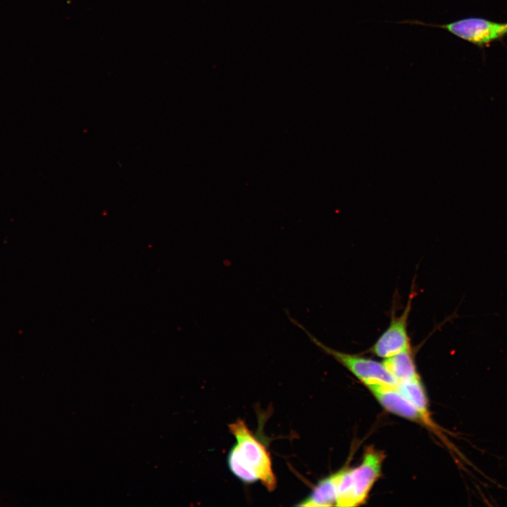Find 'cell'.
<instances>
[{
    "instance_id": "cell-6",
    "label": "cell",
    "mask_w": 507,
    "mask_h": 507,
    "mask_svg": "<svg viewBox=\"0 0 507 507\" xmlns=\"http://www.w3.org/2000/svg\"><path fill=\"white\" fill-rule=\"evenodd\" d=\"M367 387L388 412L409 420L423 423L418 411L399 392L396 386L374 384Z\"/></svg>"
},
{
    "instance_id": "cell-2",
    "label": "cell",
    "mask_w": 507,
    "mask_h": 507,
    "mask_svg": "<svg viewBox=\"0 0 507 507\" xmlns=\"http://www.w3.org/2000/svg\"><path fill=\"white\" fill-rule=\"evenodd\" d=\"M384 453L368 447L361 463L353 468L342 469L335 506H358L363 504L382 474Z\"/></svg>"
},
{
    "instance_id": "cell-5",
    "label": "cell",
    "mask_w": 507,
    "mask_h": 507,
    "mask_svg": "<svg viewBox=\"0 0 507 507\" xmlns=\"http://www.w3.org/2000/svg\"><path fill=\"white\" fill-rule=\"evenodd\" d=\"M415 294L412 288L407 304L400 315L393 311L387 327L369 349L372 353L384 359L412 348L408 325Z\"/></svg>"
},
{
    "instance_id": "cell-9",
    "label": "cell",
    "mask_w": 507,
    "mask_h": 507,
    "mask_svg": "<svg viewBox=\"0 0 507 507\" xmlns=\"http://www.w3.org/2000/svg\"><path fill=\"white\" fill-rule=\"evenodd\" d=\"M382 363L397 383L419 377L412 348L384 358Z\"/></svg>"
},
{
    "instance_id": "cell-7",
    "label": "cell",
    "mask_w": 507,
    "mask_h": 507,
    "mask_svg": "<svg viewBox=\"0 0 507 507\" xmlns=\"http://www.w3.org/2000/svg\"><path fill=\"white\" fill-rule=\"evenodd\" d=\"M342 470L320 480L311 494L296 506L323 507L335 506Z\"/></svg>"
},
{
    "instance_id": "cell-4",
    "label": "cell",
    "mask_w": 507,
    "mask_h": 507,
    "mask_svg": "<svg viewBox=\"0 0 507 507\" xmlns=\"http://www.w3.org/2000/svg\"><path fill=\"white\" fill-rule=\"evenodd\" d=\"M397 23L445 30L453 35L480 47L489 45L507 35V22L499 23L475 17L465 18L439 25L418 20H406Z\"/></svg>"
},
{
    "instance_id": "cell-1",
    "label": "cell",
    "mask_w": 507,
    "mask_h": 507,
    "mask_svg": "<svg viewBox=\"0 0 507 507\" xmlns=\"http://www.w3.org/2000/svg\"><path fill=\"white\" fill-rule=\"evenodd\" d=\"M236 444L227 456V465L231 472L246 484L257 481L269 492L275 489L270 454L263 443L248 428L244 420L237 419L229 425Z\"/></svg>"
},
{
    "instance_id": "cell-3",
    "label": "cell",
    "mask_w": 507,
    "mask_h": 507,
    "mask_svg": "<svg viewBox=\"0 0 507 507\" xmlns=\"http://www.w3.org/2000/svg\"><path fill=\"white\" fill-rule=\"evenodd\" d=\"M289 320L306 332L310 340L325 353L349 370L366 386L374 384L396 386L397 382L382 362L360 355L348 353L332 349L320 342L304 327L287 313Z\"/></svg>"
},
{
    "instance_id": "cell-8",
    "label": "cell",
    "mask_w": 507,
    "mask_h": 507,
    "mask_svg": "<svg viewBox=\"0 0 507 507\" xmlns=\"http://www.w3.org/2000/svg\"><path fill=\"white\" fill-rule=\"evenodd\" d=\"M396 388L418 411L422 418L423 423L433 427L434 425L431 420L428 409L427 397L420 377L399 382L396 384Z\"/></svg>"
}]
</instances>
